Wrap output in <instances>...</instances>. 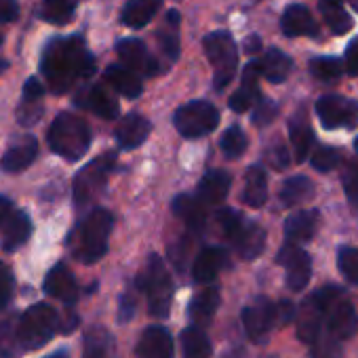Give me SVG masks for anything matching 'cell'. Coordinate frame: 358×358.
<instances>
[{
	"label": "cell",
	"mask_w": 358,
	"mask_h": 358,
	"mask_svg": "<svg viewBox=\"0 0 358 358\" xmlns=\"http://www.w3.org/2000/svg\"><path fill=\"white\" fill-rule=\"evenodd\" d=\"M276 322V306L268 297H257L243 310V327L253 341H264Z\"/></svg>",
	"instance_id": "cell-13"
},
{
	"label": "cell",
	"mask_w": 358,
	"mask_h": 358,
	"mask_svg": "<svg viewBox=\"0 0 358 358\" xmlns=\"http://www.w3.org/2000/svg\"><path fill=\"white\" fill-rule=\"evenodd\" d=\"M160 7H162V0H131L122 9L120 22L127 28L141 30L156 17Z\"/></svg>",
	"instance_id": "cell-29"
},
{
	"label": "cell",
	"mask_w": 358,
	"mask_h": 358,
	"mask_svg": "<svg viewBox=\"0 0 358 358\" xmlns=\"http://www.w3.org/2000/svg\"><path fill=\"white\" fill-rule=\"evenodd\" d=\"M43 95H45V89H43L41 80L36 76L28 78L24 85V103H41Z\"/></svg>",
	"instance_id": "cell-49"
},
{
	"label": "cell",
	"mask_w": 358,
	"mask_h": 358,
	"mask_svg": "<svg viewBox=\"0 0 358 358\" xmlns=\"http://www.w3.org/2000/svg\"><path fill=\"white\" fill-rule=\"evenodd\" d=\"M259 49H262V38H259L257 34H251V36L245 41V51H247L249 55H255Z\"/></svg>",
	"instance_id": "cell-56"
},
{
	"label": "cell",
	"mask_w": 358,
	"mask_h": 358,
	"mask_svg": "<svg viewBox=\"0 0 358 358\" xmlns=\"http://www.w3.org/2000/svg\"><path fill=\"white\" fill-rule=\"evenodd\" d=\"M270 162L276 166V169H287L289 166V152L282 143H276L272 150H270Z\"/></svg>",
	"instance_id": "cell-53"
},
{
	"label": "cell",
	"mask_w": 358,
	"mask_h": 358,
	"mask_svg": "<svg viewBox=\"0 0 358 358\" xmlns=\"http://www.w3.org/2000/svg\"><path fill=\"white\" fill-rule=\"evenodd\" d=\"M316 114L324 129H354L358 124V101L341 95H322L316 101Z\"/></svg>",
	"instance_id": "cell-10"
},
{
	"label": "cell",
	"mask_w": 358,
	"mask_h": 358,
	"mask_svg": "<svg viewBox=\"0 0 358 358\" xmlns=\"http://www.w3.org/2000/svg\"><path fill=\"white\" fill-rule=\"evenodd\" d=\"M331 3H341V0H331Z\"/></svg>",
	"instance_id": "cell-59"
},
{
	"label": "cell",
	"mask_w": 358,
	"mask_h": 358,
	"mask_svg": "<svg viewBox=\"0 0 358 358\" xmlns=\"http://www.w3.org/2000/svg\"><path fill=\"white\" fill-rule=\"evenodd\" d=\"M310 72H312L314 78H318L322 83H333V80H337L341 76L343 66L335 57H314L310 62Z\"/></svg>",
	"instance_id": "cell-40"
},
{
	"label": "cell",
	"mask_w": 358,
	"mask_h": 358,
	"mask_svg": "<svg viewBox=\"0 0 358 358\" xmlns=\"http://www.w3.org/2000/svg\"><path fill=\"white\" fill-rule=\"evenodd\" d=\"M203 49L213 66V87L217 91H224L238 70V47L232 38V34L220 30L211 32L203 38Z\"/></svg>",
	"instance_id": "cell-4"
},
{
	"label": "cell",
	"mask_w": 358,
	"mask_h": 358,
	"mask_svg": "<svg viewBox=\"0 0 358 358\" xmlns=\"http://www.w3.org/2000/svg\"><path fill=\"white\" fill-rule=\"evenodd\" d=\"M341 184H343V192H345L348 203L358 211V164H350L343 171Z\"/></svg>",
	"instance_id": "cell-44"
},
{
	"label": "cell",
	"mask_w": 358,
	"mask_h": 358,
	"mask_svg": "<svg viewBox=\"0 0 358 358\" xmlns=\"http://www.w3.org/2000/svg\"><path fill=\"white\" fill-rule=\"evenodd\" d=\"M114 162H116V156L110 152V154L93 158L89 164H85L76 173L74 184H72V192H74V203L76 205H85V203H89L91 199L97 196V192L106 184L110 171L114 169Z\"/></svg>",
	"instance_id": "cell-9"
},
{
	"label": "cell",
	"mask_w": 358,
	"mask_h": 358,
	"mask_svg": "<svg viewBox=\"0 0 358 358\" xmlns=\"http://www.w3.org/2000/svg\"><path fill=\"white\" fill-rule=\"evenodd\" d=\"M295 316H297V310H295V306H293L291 301H280V303L276 306V318H280L282 324L291 322Z\"/></svg>",
	"instance_id": "cell-54"
},
{
	"label": "cell",
	"mask_w": 358,
	"mask_h": 358,
	"mask_svg": "<svg viewBox=\"0 0 358 358\" xmlns=\"http://www.w3.org/2000/svg\"><path fill=\"white\" fill-rule=\"evenodd\" d=\"M179 343H182L184 358H211V354H213L211 341L201 327L184 329L182 337H179Z\"/></svg>",
	"instance_id": "cell-34"
},
{
	"label": "cell",
	"mask_w": 358,
	"mask_h": 358,
	"mask_svg": "<svg viewBox=\"0 0 358 358\" xmlns=\"http://www.w3.org/2000/svg\"><path fill=\"white\" fill-rule=\"evenodd\" d=\"M171 207H173V213L188 226V230H192L194 234H201L205 230L207 215L203 211V205L194 196L179 194V196H175Z\"/></svg>",
	"instance_id": "cell-28"
},
{
	"label": "cell",
	"mask_w": 358,
	"mask_h": 358,
	"mask_svg": "<svg viewBox=\"0 0 358 358\" xmlns=\"http://www.w3.org/2000/svg\"><path fill=\"white\" fill-rule=\"evenodd\" d=\"M322 20L327 22V26L333 30V34L341 36L348 34L354 26V20L350 17V13L341 7V3H331V0H320L318 5Z\"/></svg>",
	"instance_id": "cell-38"
},
{
	"label": "cell",
	"mask_w": 358,
	"mask_h": 358,
	"mask_svg": "<svg viewBox=\"0 0 358 358\" xmlns=\"http://www.w3.org/2000/svg\"><path fill=\"white\" fill-rule=\"evenodd\" d=\"M337 266L345 280L358 285V249L354 247H341L337 253Z\"/></svg>",
	"instance_id": "cell-42"
},
{
	"label": "cell",
	"mask_w": 358,
	"mask_h": 358,
	"mask_svg": "<svg viewBox=\"0 0 358 358\" xmlns=\"http://www.w3.org/2000/svg\"><path fill=\"white\" fill-rule=\"evenodd\" d=\"M15 293V278L9 266H5L0 262V310H5Z\"/></svg>",
	"instance_id": "cell-45"
},
{
	"label": "cell",
	"mask_w": 358,
	"mask_h": 358,
	"mask_svg": "<svg viewBox=\"0 0 358 358\" xmlns=\"http://www.w3.org/2000/svg\"><path fill=\"white\" fill-rule=\"evenodd\" d=\"M259 68L257 62L247 64V68L243 70V78H241V87L236 89V93L230 97V110L243 114L247 112L259 97Z\"/></svg>",
	"instance_id": "cell-22"
},
{
	"label": "cell",
	"mask_w": 358,
	"mask_h": 358,
	"mask_svg": "<svg viewBox=\"0 0 358 358\" xmlns=\"http://www.w3.org/2000/svg\"><path fill=\"white\" fill-rule=\"evenodd\" d=\"M324 320H327V333L331 337H335L337 341L352 339L358 331V314H356L354 306L343 297H339L329 308Z\"/></svg>",
	"instance_id": "cell-14"
},
{
	"label": "cell",
	"mask_w": 358,
	"mask_h": 358,
	"mask_svg": "<svg viewBox=\"0 0 358 358\" xmlns=\"http://www.w3.org/2000/svg\"><path fill=\"white\" fill-rule=\"evenodd\" d=\"M20 17V3L17 0H0V22L11 24Z\"/></svg>",
	"instance_id": "cell-50"
},
{
	"label": "cell",
	"mask_w": 358,
	"mask_h": 358,
	"mask_svg": "<svg viewBox=\"0 0 358 358\" xmlns=\"http://www.w3.org/2000/svg\"><path fill=\"white\" fill-rule=\"evenodd\" d=\"M312 166L318 171V173H329L333 171L339 162H341V154L337 148H331V145H318L312 154Z\"/></svg>",
	"instance_id": "cell-41"
},
{
	"label": "cell",
	"mask_w": 358,
	"mask_h": 358,
	"mask_svg": "<svg viewBox=\"0 0 358 358\" xmlns=\"http://www.w3.org/2000/svg\"><path fill=\"white\" fill-rule=\"evenodd\" d=\"M114 228V215L101 207L93 209L74 234V253L83 264L99 262L108 251V238Z\"/></svg>",
	"instance_id": "cell-3"
},
{
	"label": "cell",
	"mask_w": 358,
	"mask_h": 358,
	"mask_svg": "<svg viewBox=\"0 0 358 358\" xmlns=\"http://www.w3.org/2000/svg\"><path fill=\"white\" fill-rule=\"evenodd\" d=\"M150 131H152L150 120L141 114L131 112L124 118H120L116 127V141L122 150H135L148 139Z\"/></svg>",
	"instance_id": "cell-20"
},
{
	"label": "cell",
	"mask_w": 358,
	"mask_h": 358,
	"mask_svg": "<svg viewBox=\"0 0 358 358\" xmlns=\"http://www.w3.org/2000/svg\"><path fill=\"white\" fill-rule=\"evenodd\" d=\"M116 53L127 70L137 74L139 78H150L158 72V62L148 51L145 43L139 38H122L116 47Z\"/></svg>",
	"instance_id": "cell-12"
},
{
	"label": "cell",
	"mask_w": 358,
	"mask_h": 358,
	"mask_svg": "<svg viewBox=\"0 0 358 358\" xmlns=\"http://www.w3.org/2000/svg\"><path fill=\"white\" fill-rule=\"evenodd\" d=\"M45 293L66 306H74L78 301V285L64 264H55L49 270L45 278Z\"/></svg>",
	"instance_id": "cell-16"
},
{
	"label": "cell",
	"mask_w": 358,
	"mask_h": 358,
	"mask_svg": "<svg viewBox=\"0 0 358 358\" xmlns=\"http://www.w3.org/2000/svg\"><path fill=\"white\" fill-rule=\"evenodd\" d=\"M343 62H345V70H348V74L356 76V74H358V38H354V41L345 47Z\"/></svg>",
	"instance_id": "cell-51"
},
{
	"label": "cell",
	"mask_w": 358,
	"mask_h": 358,
	"mask_svg": "<svg viewBox=\"0 0 358 358\" xmlns=\"http://www.w3.org/2000/svg\"><path fill=\"white\" fill-rule=\"evenodd\" d=\"M139 287L148 295L150 314L154 318H166L173 299V280L164 262L158 255H152L148 259V268L139 278Z\"/></svg>",
	"instance_id": "cell-7"
},
{
	"label": "cell",
	"mask_w": 358,
	"mask_h": 358,
	"mask_svg": "<svg viewBox=\"0 0 358 358\" xmlns=\"http://www.w3.org/2000/svg\"><path fill=\"white\" fill-rule=\"evenodd\" d=\"M103 78L116 93H120L127 99H135L143 91L141 78L133 74L131 70H127L124 66H108L103 72Z\"/></svg>",
	"instance_id": "cell-31"
},
{
	"label": "cell",
	"mask_w": 358,
	"mask_h": 358,
	"mask_svg": "<svg viewBox=\"0 0 358 358\" xmlns=\"http://www.w3.org/2000/svg\"><path fill=\"white\" fill-rule=\"evenodd\" d=\"M276 262L280 266H285L287 270V287L295 293L303 291L312 278V262H310V255L301 249V247H295V245H285L278 255H276Z\"/></svg>",
	"instance_id": "cell-11"
},
{
	"label": "cell",
	"mask_w": 358,
	"mask_h": 358,
	"mask_svg": "<svg viewBox=\"0 0 358 358\" xmlns=\"http://www.w3.org/2000/svg\"><path fill=\"white\" fill-rule=\"evenodd\" d=\"M76 106L85 108L93 114H97L103 120H116L120 114V106L118 101L99 85H91L85 87L78 95H76Z\"/></svg>",
	"instance_id": "cell-15"
},
{
	"label": "cell",
	"mask_w": 358,
	"mask_h": 358,
	"mask_svg": "<svg viewBox=\"0 0 358 358\" xmlns=\"http://www.w3.org/2000/svg\"><path fill=\"white\" fill-rule=\"evenodd\" d=\"M135 306H137V301H135V297H133L131 293H124V295L120 297V312H118L120 322H129V320L133 318Z\"/></svg>",
	"instance_id": "cell-52"
},
{
	"label": "cell",
	"mask_w": 358,
	"mask_h": 358,
	"mask_svg": "<svg viewBox=\"0 0 358 358\" xmlns=\"http://www.w3.org/2000/svg\"><path fill=\"white\" fill-rule=\"evenodd\" d=\"M280 30L287 38H299V36H316L318 26L314 15L303 5H289L280 17Z\"/></svg>",
	"instance_id": "cell-19"
},
{
	"label": "cell",
	"mask_w": 358,
	"mask_h": 358,
	"mask_svg": "<svg viewBox=\"0 0 358 358\" xmlns=\"http://www.w3.org/2000/svg\"><path fill=\"white\" fill-rule=\"evenodd\" d=\"M224 264H226V253L220 247H207L196 255L194 266H192V276L196 282L207 285L217 278Z\"/></svg>",
	"instance_id": "cell-26"
},
{
	"label": "cell",
	"mask_w": 358,
	"mask_h": 358,
	"mask_svg": "<svg viewBox=\"0 0 358 358\" xmlns=\"http://www.w3.org/2000/svg\"><path fill=\"white\" fill-rule=\"evenodd\" d=\"M312 194H314V186L310 179L303 175H295V177H289L282 184L278 199L285 207H295V205L306 203Z\"/></svg>",
	"instance_id": "cell-35"
},
{
	"label": "cell",
	"mask_w": 358,
	"mask_h": 358,
	"mask_svg": "<svg viewBox=\"0 0 358 358\" xmlns=\"http://www.w3.org/2000/svg\"><path fill=\"white\" fill-rule=\"evenodd\" d=\"M341 341H337L335 337L320 335L314 343H312V354L310 358H341Z\"/></svg>",
	"instance_id": "cell-43"
},
{
	"label": "cell",
	"mask_w": 358,
	"mask_h": 358,
	"mask_svg": "<svg viewBox=\"0 0 358 358\" xmlns=\"http://www.w3.org/2000/svg\"><path fill=\"white\" fill-rule=\"evenodd\" d=\"M49 148L66 160H80L91 148V129L76 114L62 112L47 133Z\"/></svg>",
	"instance_id": "cell-2"
},
{
	"label": "cell",
	"mask_w": 358,
	"mask_h": 358,
	"mask_svg": "<svg viewBox=\"0 0 358 358\" xmlns=\"http://www.w3.org/2000/svg\"><path fill=\"white\" fill-rule=\"evenodd\" d=\"M41 70L53 93L70 91L78 80L95 72V59L80 36L53 38L41 57Z\"/></svg>",
	"instance_id": "cell-1"
},
{
	"label": "cell",
	"mask_w": 358,
	"mask_h": 358,
	"mask_svg": "<svg viewBox=\"0 0 358 358\" xmlns=\"http://www.w3.org/2000/svg\"><path fill=\"white\" fill-rule=\"evenodd\" d=\"M45 358H70L64 350H59V352H55V354H49V356H45Z\"/></svg>",
	"instance_id": "cell-57"
},
{
	"label": "cell",
	"mask_w": 358,
	"mask_h": 358,
	"mask_svg": "<svg viewBox=\"0 0 358 358\" xmlns=\"http://www.w3.org/2000/svg\"><path fill=\"white\" fill-rule=\"evenodd\" d=\"M232 241L243 259H255L266 249V230L259 224L249 222L238 228V232L232 236Z\"/></svg>",
	"instance_id": "cell-23"
},
{
	"label": "cell",
	"mask_w": 358,
	"mask_h": 358,
	"mask_svg": "<svg viewBox=\"0 0 358 358\" xmlns=\"http://www.w3.org/2000/svg\"><path fill=\"white\" fill-rule=\"evenodd\" d=\"M13 215V203L7 196H0V226Z\"/></svg>",
	"instance_id": "cell-55"
},
{
	"label": "cell",
	"mask_w": 358,
	"mask_h": 358,
	"mask_svg": "<svg viewBox=\"0 0 358 358\" xmlns=\"http://www.w3.org/2000/svg\"><path fill=\"white\" fill-rule=\"evenodd\" d=\"M354 148H356V152H358V137H356V141H354Z\"/></svg>",
	"instance_id": "cell-58"
},
{
	"label": "cell",
	"mask_w": 358,
	"mask_h": 358,
	"mask_svg": "<svg viewBox=\"0 0 358 358\" xmlns=\"http://www.w3.org/2000/svg\"><path fill=\"white\" fill-rule=\"evenodd\" d=\"M232 186V177L230 173L222 171V169H213L209 173L203 175V179L199 182V203L205 207H215L222 205L230 192Z\"/></svg>",
	"instance_id": "cell-17"
},
{
	"label": "cell",
	"mask_w": 358,
	"mask_h": 358,
	"mask_svg": "<svg viewBox=\"0 0 358 358\" xmlns=\"http://www.w3.org/2000/svg\"><path fill=\"white\" fill-rule=\"evenodd\" d=\"M318 226H320V213L316 209H306V211H297L289 215L285 222L287 243L295 247L301 243H310L314 234L318 232Z\"/></svg>",
	"instance_id": "cell-18"
},
{
	"label": "cell",
	"mask_w": 358,
	"mask_h": 358,
	"mask_svg": "<svg viewBox=\"0 0 358 358\" xmlns=\"http://www.w3.org/2000/svg\"><path fill=\"white\" fill-rule=\"evenodd\" d=\"M341 289L337 285H327L312 293L303 303L297 314V337L303 343H314L320 337L322 331V320L329 312V308L341 297Z\"/></svg>",
	"instance_id": "cell-5"
},
{
	"label": "cell",
	"mask_w": 358,
	"mask_h": 358,
	"mask_svg": "<svg viewBox=\"0 0 358 358\" xmlns=\"http://www.w3.org/2000/svg\"><path fill=\"white\" fill-rule=\"evenodd\" d=\"M289 137H291V145H293V152H295V160L297 162H303L312 150V141H314V133H312V127L306 118L303 112L295 114L289 122Z\"/></svg>",
	"instance_id": "cell-33"
},
{
	"label": "cell",
	"mask_w": 358,
	"mask_h": 358,
	"mask_svg": "<svg viewBox=\"0 0 358 358\" xmlns=\"http://www.w3.org/2000/svg\"><path fill=\"white\" fill-rule=\"evenodd\" d=\"M74 0H43L38 9V17L53 26H66L74 20Z\"/></svg>",
	"instance_id": "cell-36"
},
{
	"label": "cell",
	"mask_w": 358,
	"mask_h": 358,
	"mask_svg": "<svg viewBox=\"0 0 358 358\" xmlns=\"http://www.w3.org/2000/svg\"><path fill=\"white\" fill-rule=\"evenodd\" d=\"M57 327H59V316H57L55 308L45 301L34 303L22 314L20 329H17L20 343L26 350L43 348L55 335Z\"/></svg>",
	"instance_id": "cell-6"
},
{
	"label": "cell",
	"mask_w": 358,
	"mask_h": 358,
	"mask_svg": "<svg viewBox=\"0 0 358 358\" xmlns=\"http://www.w3.org/2000/svg\"><path fill=\"white\" fill-rule=\"evenodd\" d=\"M106 339L103 335L95 337V333H91L87 337V343H85V356L83 358H106Z\"/></svg>",
	"instance_id": "cell-48"
},
{
	"label": "cell",
	"mask_w": 358,
	"mask_h": 358,
	"mask_svg": "<svg viewBox=\"0 0 358 358\" xmlns=\"http://www.w3.org/2000/svg\"><path fill=\"white\" fill-rule=\"evenodd\" d=\"M38 154V143L32 135H26L24 139H20L15 145H11L7 150V154L3 156V169L9 173H17L28 169Z\"/></svg>",
	"instance_id": "cell-30"
},
{
	"label": "cell",
	"mask_w": 358,
	"mask_h": 358,
	"mask_svg": "<svg viewBox=\"0 0 358 358\" xmlns=\"http://www.w3.org/2000/svg\"><path fill=\"white\" fill-rule=\"evenodd\" d=\"M268 201V175L259 164L247 169L245 175V188H243V203L247 207L259 209Z\"/></svg>",
	"instance_id": "cell-27"
},
{
	"label": "cell",
	"mask_w": 358,
	"mask_h": 358,
	"mask_svg": "<svg viewBox=\"0 0 358 358\" xmlns=\"http://www.w3.org/2000/svg\"><path fill=\"white\" fill-rule=\"evenodd\" d=\"M276 114H278V106L272 101V99H259L257 101V106H255V112H253V124H257V127H266V124H270L274 118H276Z\"/></svg>",
	"instance_id": "cell-46"
},
{
	"label": "cell",
	"mask_w": 358,
	"mask_h": 358,
	"mask_svg": "<svg viewBox=\"0 0 358 358\" xmlns=\"http://www.w3.org/2000/svg\"><path fill=\"white\" fill-rule=\"evenodd\" d=\"M257 68H259V74L266 78V80H270V83H274V85H278V83H285L287 78H289V74H291V70H293V59L287 55V53H282L280 49H268L266 53H264V57L257 62Z\"/></svg>",
	"instance_id": "cell-25"
},
{
	"label": "cell",
	"mask_w": 358,
	"mask_h": 358,
	"mask_svg": "<svg viewBox=\"0 0 358 358\" xmlns=\"http://www.w3.org/2000/svg\"><path fill=\"white\" fill-rule=\"evenodd\" d=\"M173 339L164 327H148L137 343L139 358H173Z\"/></svg>",
	"instance_id": "cell-21"
},
{
	"label": "cell",
	"mask_w": 358,
	"mask_h": 358,
	"mask_svg": "<svg viewBox=\"0 0 358 358\" xmlns=\"http://www.w3.org/2000/svg\"><path fill=\"white\" fill-rule=\"evenodd\" d=\"M220 291L215 287H205L201 289L192 301H190V318L196 327L201 324H209L220 308Z\"/></svg>",
	"instance_id": "cell-32"
},
{
	"label": "cell",
	"mask_w": 358,
	"mask_h": 358,
	"mask_svg": "<svg viewBox=\"0 0 358 358\" xmlns=\"http://www.w3.org/2000/svg\"><path fill=\"white\" fill-rule=\"evenodd\" d=\"M247 145H249L247 135H245V131H243L241 127H236V124L230 127V129H226V133H224L222 139H220V148H222V152H224L228 158H241V156L245 154Z\"/></svg>",
	"instance_id": "cell-39"
},
{
	"label": "cell",
	"mask_w": 358,
	"mask_h": 358,
	"mask_svg": "<svg viewBox=\"0 0 358 358\" xmlns=\"http://www.w3.org/2000/svg\"><path fill=\"white\" fill-rule=\"evenodd\" d=\"M30 234H32V222L28 213L13 211V215L3 224V251L5 253L17 251L28 243Z\"/></svg>",
	"instance_id": "cell-24"
},
{
	"label": "cell",
	"mask_w": 358,
	"mask_h": 358,
	"mask_svg": "<svg viewBox=\"0 0 358 358\" xmlns=\"http://www.w3.org/2000/svg\"><path fill=\"white\" fill-rule=\"evenodd\" d=\"M179 22H182V17H179V11L171 9V11L166 13V24H164L162 30H158V34H156L162 53H164L171 62H175V59L179 57V36H177Z\"/></svg>",
	"instance_id": "cell-37"
},
{
	"label": "cell",
	"mask_w": 358,
	"mask_h": 358,
	"mask_svg": "<svg viewBox=\"0 0 358 358\" xmlns=\"http://www.w3.org/2000/svg\"><path fill=\"white\" fill-rule=\"evenodd\" d=\"M173 124L177 133L186 139H199L213 133L220 124V110L205 99H196L177 108L173 114Z\"/></svg>",
	"instance_id": "cell-8"
},
{
	"label": "cell",
	"mask_w": 358,
	"mask_h": 358,
	"mask_svg": "<svg viewBox=\"0 0 358 358\" xmlns=\"http://www.w3.org/2000/svg\"><path fill=\"white\" fill-rule=\"evenodd\" d=\"M217 222H220V228L224 230V234H226L228 238H232V236L238 232V228L245 224L243 215L236 213L234 209H222V211L217 213Z\"/></svg>",
	"instance_id": "cell-47"
}]
</instances>
